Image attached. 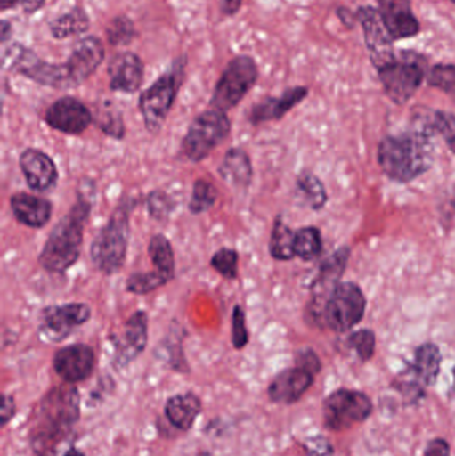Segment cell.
<instances>
[{
	"mask_svg": "<svg viewBox=\"0 0 455 456\" xmlns=\"http://www.w3.org/2000/svg\"><path fill=\"white\" fill-rule=\"evenodd\" d=\"M10 208L19 224L35 230L47 226L53 216V203L28 192L13 194L10 198Z\"/></svg>",
	"mask_w": 455,
	"mask_h": 456,
	"instance_id": "obj_23",
	"label": "cell"
},
{
	"mask_svg": "<svg viewBox=\"0 0 455 456\" xmlns=\"http://www.w3.org/2000/svg\"><path fill=\"white\" fill-rule=\"evenodd\" d=\"M48 127L66 135H82L93 123V114L82 101L74 96H61L45 112Z\"/></svg>",
	"mask_w": 455,
	"mask_h": 456,
	"instance_id": "obj_15",
	"label": "cell"
},
{
	"mask_svg": "<svg viewBox=\"0 0 455 456\" xmlns=\"http://www.w3.org/2000/svg\"><path fill=\"white\" fill-rule=\"evenodd\" d=\"M245 0H219L221 12L226 16H232L238 13Z\"/></svg>",
	"mask_w": 455,
	"mask_h": 456,
	"instance_id": "obj_44",
	"label": "cell"
},
{
	"mask_svg": "<svg viewBox=\"0 0 455 456\" xmlns=\"http://www.w3.org/2000/svg\"><path fill=\"white\" fill-rule=\"evenodd\" d=\"M297 191L312 210H322L328 203V192L321 179L312 173H302L297 178Z\"/></svg>",
	"mask_w": 455,
	"mask_h": 456,
	"instance_id": "obj_29",
	"label": "cell"
},
{
	"mask_svg": "<svg viewBox=\"0 0 455 456\" xmlns=\"http://www.w3.org/2000/svg\"><path fill=\"white\" fill-rule=\"evenodd\" d=\"M218 173L224 183L245 191L250 187L254 176L250 155L240 147H232L224 154Z\"/></svg>",
	"mask_w": 455,
	"mask_h": 456,
	"instance_id": "obj_24",
	"label": "cell"
},
{
	"mask_svg": "<svg viewBox=\"0 0 455 456\" xmlns=\"http://www.w3.org/2000/svg\"><path fill=\"white\" fill-rule=\"evenodd\" d=\"M258 64L253 56L245 53L234 56L224 67L208 104L211 109L229 112L240 106L258 82Z\"/></svg>",
	"mask_w": 455,
	"mask_h": 456,
	"instance_id": "obj_7",
	"label": "cell"
},
{
	"mask_svg": "<svg viewBox=\"0 0 455 456\" xmlns=\"http://www.w3.org/2000/svg\"><path fill=\"white\" fill-rule=\"evenodd\" d=\"M210 265L226 281H235L240 273V252L229 247L219 248L211 256Z\"/></svg>",
	"mask_w": 455,
	"mask_h": 456,
	"instance_id": "obj_35",
	"label": "cell"
},
{
	"mask_svg": "<svg viewBox=\"0 0 455 456\" xmlns=\"http://www.w3.org/2000/svg\"><path fill=\"white\" fill-rule=\"evenodd\" d=\"M232 134V122L227 112L208 109L200 112L187 128L182 139L181 152L187 162L199 163L210 157Z\"/></svg>",
	"mask_w": 455,
	"mask_h": 456,
	"instance_id": "obj_6",
	"label": "cell"
},
{
	"mask_svg": "<svg viewBox=\"0 0 455 456\" xmlns=\"http://www.w3.org/2000/svg\"><path fill=\"white\" fill-rule=\"evenodd\" d=\"M106 58L103 42L95 35H87L75 43L66 64L72 88L79 87L90 79Z\"/></svg>",
	"mask_w": 455,
	"mask_h": 456,
	"instance_id": "obj_16",
	"label": "cell"
},
{
	"mask_svg": "<svg viewBox=\"0 0 455 456\" xmlns=\"http://www.w3.org/2000/svg\"><path fill=\"white\" fill-rule=\"evenodd\" d=\"M200 411H202V402L194 393L171 396L165 407L168 422L182 431H187L192 428Z\"/></svg>",
	"mask_w": 455,
	"mask_h": 456,
	"instance_id": "obj_25",
	"label": "cell"
},
{
	"mask_svg": "<svg viewBox=\"0 0 455 456\" xmlns=\"http://www.w3.org/2000/svg\"><path fill=\"white\" fill-rule=\"evenodd\" d=\"M136 206L138 198L133 195L123 197L91 243V262L103 275H115L125 265L130 241L131 216Z\"/></svg>",
	"mask_w": 455,
	"mask_h": 456,
	"instance_id": "obj_4",
	"label": "cell"
},
{
	"mask_svg": "<svg viewBox=\"0 0 455 456\" xmlns=\"http://www.w3.org/2000/svg\"><path fill=\"white\" fill-rule=\"evenodd\" d=\"M16 412V404L15 401H13L12 396L10 395H3L2 396V411H0V418H2V426L7 425L11 419H12L13 415Z\"/></svg>",
	"mask_w": 455,
	"mask_h": 456,
	"instance_id": "obj_43",
	"label": "cell"
},
{
	"mask_svg": "<svg viewBox=\"0 0 455 456\" xmlns=\"http://www.w3.org/2000/svg\"><path fill=\"white\" fill-rule=\"evenodd\" d=\"M19 166L27 186L35 192H47L58 183L59 171L50 155L39 149L23 150L19 155Z\"/></svg>",
	"mask_w": 455,
	"mask_h": 456,
	"instance_id": "obj_18",
	"label": "cell"
},
{
	"mask_svg": "<svg viewBox=\"0 0 455 456\" xmlns=\"http://www.w3.org/2000/svg\"><path fill=\"white\" fill-rule=\"evenodd\" d=\"M355 16L362 27L366 47H368L369 56H370L373 66L379 69L386 64L392 63L397 58V53L394 51V39L387 31L379 11L370 5H365L358 10Z\"/></svg>",
	"mask_w": 455,
	"mask_h": 456,
	"instance_id": "obj_13",
	"label": "cell"
},
{
	"mask_svg": "<svg viewBox=\"0 0 455 456\" xmlns=\"http://www.w3.org/2000/svg\"><path fill=\"white\" fill-rule=\"evenodd\" d=\"M309 95V88L296 86L283 91L280 96H266L258 103L254 104L248 112V122L253 126L274 122L285 118L294 107L305 101Z\"/></svg>",
	"mask_w": 455,
	"mask_h": 456,
	"instance_id": "obj_20",
	"label": "cell"
},
{
	"mask_svg": "<svg viewBox=\"0 0 455 456\" xmlns=\"http://www.w3.org/2000/svg\"><path fill=\"white\" fill-rule=\"evenodd\" d=\"M347 347L355 351L362 362L370 361L376 353L377 339L374 331L369 329L358 330L350 334L346 340Z\"/></svg>",
	"mask_w": 455,
	"mask_h": 456,
	"instance_id": "obj_37",
	"label": "cell"
},
{
	"mask_svg": "<svg viewBox=\"0 0 455 456\" xmlns=\"http://www.w3.org/2000/svg\"><path fill=\"white\" fill-rule=\"evenodd\" d=\"M294 241H296V231L291 230L280 216H277L269 241V251L272 259L280 262L293 260L296 257Z\"/></svg>",
	"mask_w": 455,
	"mask_h": 456,
	"instance_id": "obj_28",
	"label": "cell"
},
{
	"mask_svg": "<svg viewBox=\"0 0 455 456\" xmlns=\"http://www.w3.org/2000/svg\"><path fill=\"white\" fill-rule=\"evenodd\" d=\"M91 202L85 195H77V202L51 230L42 251L39 265L50 273H64L74 267L82 255L85 224L91 214Z\"/></svg>",
	"mask_w": 455,
	"mask_h": 456,
	"instance_id": "obj_3",
	"label": "cell"
},
{
	"mask_svg": "<svg viewBox=\"0 0 455 456\" xmlns=\"http://www.w3.org/2000/svg\"><path fill=\"white\" fill-rule=\"evenodd\" d=\"M146 205L150 216L158 222L167 221L176 206L173 198L162 190L150 192L146 198Z\"/></svg>",
	"mask_w": 455,
	"mask_h": 456,
	"instance_id": "obj_39",
	"label": "cell"
},
{
	"mask_svg": "<svg viewBox=\"0 0 455 456\" xmlns=\"http://www.w3.org/2000/svg\"><path fill=\"white\" fill-rule=\"evenodd\" d=\"M93 123L102 133L106 134L115 141H122L126 135L125 120L119 110L112 109L110 104L101 107L98 115H93Z\"/></svg>",
	"mask_w": 455,
	"mask_h": 456,
	"instance_id": "obj_34",
	"label": "cell"
},
{
	"mask_svg": "<svg viewBox=\"0 0 455 456\" xmlns=\"http://www.w3.org/2000/svg\"><path fill=\"white\" fill-rule=\"evenodd\" d=\"M443 363V354L435 343H424L417 348L414 359L403 371L398 390L410 396L411 402L422 398L425 387L435 385Z\"/></svg>",
	"mask_w": 455,
	"mask_h": 456,
	"instance_id": "obj_12",
	"label": "cell"
},
{
	"mask_svg": "<svg viewBox=\"0 0 455 456\" xmlns=\"http://www.w3.org/2000/svg\"><path fill=\"white\" fill-rule=\"evenodd\" d=\"M218 200V190L211 182L206 179H197L192 184L191 198L189 202V211L192 216L207 213L215 206Z\"/></svg>",
	"mask_w": 455,
	"mask_h": 456,
	"instance_id": "obj_32",
	"label": "cell"
},
{
	"mask_svg": "<svg viewBox=\"0 0 455 456\" xmlns=\"http://www.w3.org/2000/svg\"><path fill=\"white\" fill-rule=\"evenodd\" d=\"M377 71L385 94L398 106H403L416 95L427 77L424 58L413 51H403L392 63Z\"/></svg>",
	"mask_w": 455,
	"mask_h": 456,
	"instance_id": "obj_9",
	"label": "cell"
},
{
	"mask_svg": "<svg viewBox=\"0 0 455 456\" xmlns=\"http://www.w3.org/2000/svg\"><path fill=\"white\" fill-rule=\"evenodd\" d=\"M107 42L114 47H125L131 45L133 40L138 37L135 23L133 19L127 15H118L110 20L107 24L106 31Z\"/></svg>",
	"mask_w": 455,
	"mask_h": 456,
	"instance_id": "obj_33",
	"label": "cell"
},
{
	"mask_svg": "<svg viewBox=\"0 0 455 456\" xmlns=\"http://www.w3.org/2000/svg\"><path fill=\"white\" fill-rule=\"evenodd\" d=\"M366 305L368 300L357 283H339L326 299L318 326L326 327L338 334L350 331L362 322Z\"/></svg>",
	"mask_w": 455,
	"mask_h": 456,
	"instance_id": "obj_8",
	"label": "cell"
},
{
	"mask_svg": "<svg viewBox=\"0 0 455 456\" xmlns=\"http://www.w3.org/2000/svg\"><path fill=\"white\" fill-rule=\"evenodd\" d=\"M250 342L248 324H246V313L242 305H237L232 308V343L235 350H243Z\"/></svg>",
	"mask_w": 455,
	"mask_h": 456,
	"instance_id": "obj_40",
	"label": "cell"
},
{
	"mask_svg": "<svg viewBox=\"0 0 455 456\" xmlns=\"http://www.w3.org/2000/svg\"><path fill=\"white\" fill-rule=\"evenodd\" d=\"M314 377V374L298 366L283 370L270 383L269 390H267L269 398L274 403H296L312 387Z\"/></svg>",
	"mask_w": 455,
	"mask_h": 456,
	"instance_id": "obj_22",
	"label": "cell"
},
{
	"mask_svg": "<svg viewBox=\"0 0 455 456\" xmlns=\"http://www.w3.org/2000/svg\"><path fill=\"white\" fill-rule=\"evenodd\" d=\"M90 27V16L82 7H74L69 12L61 13L48 23L51 35L58 40L79 37L85 34Z\"/></svg>",
	"mask_w": 455,
	"mask_h": 456,
	"instance_id": "obj_26",
	"label": "cell"
},
{
	"mask_svg": "<svg viewBox=\"0 0 455 456\" xmlns=\"http://www.w3.org/2000/svg\"><path fill=\"white\" fill-rule=\"evenodd\" d=\"M45 4V0H24L21 8L27 15H32V13L37 12Z\"/></svg>",
	"mask_w": 455,
	"mask_h": 456,
	"instance_id": "obj_45",
	"label": "cell"
},
{
	"mask_svg": "<svg viewBox=\"0 0 455 456\" xmlns=\"http://www.w3.org/2000/svg\"><path fill=\"white\" fill-rule=\"evenodd\" d=\"M453 377H454V386H455V367H454V370H453Z\"/></svg>",
	"mask_w": 455,
	"mask_h": 456,
	"instance_id": "obj_49",
	"label": "cell"
},
{
	"mask_svg": "<svg viewBox=\"0 0 455 456\" xmlns=\"http://www.w3.org/2000/svg\"><path fill=\"white\" fill-rule=\"evenodd\" d=\"M95 362L93 347L83 343H75L56 351L53 366L56 375L63 382L75 385L88 379L93 375Z\"/></svg>",
	"mask_w": 455,
	"mask_h": 456,
	"instance_id": "obj_17",
	"label": "cell"
},
{
	"mask_svg": "<svg viewBox=\"0 0 455 456\" xmlns=\"http://www.w3.org/2000/svg\"><path fill=\"white\" fill-rule=\"evenodd\" d=\"M64 456H85L82 452L77 449H69V452L64 454Z\"/></svg>",
	"mask_w": 455,
	"mask_h": 456,
	"instance_id": "obj_48",
	"label": "cell"
},
{
	"mask_svg": "<svg viewBox=\"0 0 455 456\" xmlns=\"http://www.w3.org/2000/svg\"><path fill=\"white\" fill-rule=\"evenodd\" d=\"M296 366L302 367V369L307 370L314 375H317L321 371V367H322L317 354L310 348L301 350L297 354Z\"/></svg>",
	"mask_w": 455,
	"mask_h": 456,
	"instance_id": "obj_41",
	"label": "cell"
},
{
	"mask_svg": "<svg viewBox=\"0 0 455 456\" xmlns=\"http://www.w3.org/2000/svg\"><path fill=\"white\" fill-rule=\"evenodd\" d=\"M378 11L393 39H408L421 31V24L411 10L410 0H377Z\"/></svg>",
	"mask_w": 455,
	"mask_h": 456,
	"instance_id": "obj_21",
	"label": "cell"
},
{
	"mask_svg": "<svg viewBox=\"0 0 455 456\" xmlns=\"http://www.w3.org/2000/svg\"><path fill=\"white\" fill-rule=\"evenodd\" d=\"M167 283L165 278L154 270L147 273H133L126 281V289L134 295H147L162 289Z\"/></svg>",
	"mask_w": 455,
	"mask_h": 456,
	"instance_id": "obj_36",
	"label": "cell"
},
{
	"mask_svg": "<svg viewBox=\"0 0 455 456\" xmlns=\"http://www.w3.org/2000/svg\"><path fill=\"white\" fill-rule=\"evenodd\" d=\"M424 456H451V446L443 439H433L427 444Z\"/></svg>",
	"mask_w": 455,
	"mask_h": 456,
	"instance_id": "obj_42",
	"label": "cell"
},
{
	"mask_svg": "<svg viewBox=\"0 0 455 456\" xmlns=\"http://www.w3.org/2000/svg\"><path fill=\"white\" fill-rule=\"evenodd\" d=\"M114 346V364L117 369L128 366L147 347L149 342V315L138 310L123 324L122 331L110 337Z\"/></svg>",
	"mask_w": 455,
	"mask_h": 456,
	"instance_id": "obj_14",
	"label": "cell"
},
{
	"mask_svg": "<svg viewBox=\"0 0 455 456\" xmlns=\"http://www.w3.org/2000/svg\"><path fill=\"white\" fill-rule=\"evenodd\" d=\"M186 63V55L176 58L173 66L139 95L138 109L150 134L160 133L165 126L183 83Z\"/></svg>",
	"mask_w": 455,
	"mask_h": 456,
	"instance_id": "obj_5",
	"label": "cell"
},
{
	"mask_svg": "<svg viewBox=\"0 0 455 456\" xmlns=\"http://www.w3.org/2000/svg\"><path fill=\"white\" fill-rule=\"evenodd\" d=\"M91 307L87 303L51 305L39 314V334L50 343H61L71 337L79 327L91 319Z\"/></svg>",
	"mask_w": 455,
	"mask_h": 456,
	"instance_id": "obj_11",
	"label": "cell"
},
{
	"mask_svg": "<svg viewBox=\"0 0 455 456\" xmlns=\"http://www.w3.org/2000/svg\"><path fill=\"white\" fill-rule=\"evenodd\" d=\"M80 398L74 385L58 386L45 394L32 417L29 439L37 456H53L79 420Z\"/></svg>",
	"mask_w": 455,
	"mask_h": 456,
	"instance_id": "obj_2",
	"label": "cell"
},
{
	"mask_svg": "<svg viewBox=\"0 0 455 456\" xmlns=\"http://www.w3.org/2000/svg\"><path fill=\"white\" fill-rule=\"evenodd\" d=\"M322 233L314 226H306L296 231V241H294V252L296 257L304 262H312L322 254Z\"/></svg>",
	"mask_w": 455,
	"mask_h": 456,
	"instance_id": "obj_30",
	"label": "cell"
},
{
	"mask_svg": "<svg viewBox=\"0 0 455 456\" xmlns=\"http://www.w3.org/2000/svg\"><path fill=\"white\" fill-rule=\"evenodd\" d=\"M427 127L445 141L446 146L455 154V115L445 111H430L419 115Z\"/></svg>",
	"mask_w": 455,
	"mask_h": 456,
	"instance_id": "obj_31",
	"label": "cell"
},
{
	"mask_svg": "<svg viewBox=\"0 0 455 456\" xmlns=\"http://www.w3.org/2000/svg\"><path fill=\"white\" fill-rule=\"evenodd\" d=\"M435 134L417 120L413 130L387 135L379 142L377 159L382 173L395 183H410L432 168Z\"/></svg>",
	"mask_w": 455,
	"mask_h": 456,
	"instance_id": "obj_1",
	"label": "cell"
},
{
	"mask_svg": "<svg viewBox=\"0 0 455 456\" xmlns=\"http://www.w3.org/2000/svg\"><path fill=\"white\" fill-rule=\"evenodd\" d=\"M147 251H149L155 273H159L167 281V283H170L175 278V255H174L173 246H171L167 236L163 233L152 236L150 239Z\"/></svg>",
	"mask_w": 455,
	"mask_h": 456,
	"instance_id": "obj_27",
	"label": "cell"
},
{
	"mask_svg": "<svg viewBox=\"0 0 455 456\" xmlns=\"http://www.w3.org/2000/svg\"><path fill=\"white\" fill-rule=\"evenodd\" d=\"M24 0H0V10L4 11L13 10L16 7H21Z\"/></svg>",
	"mask_w": 455,
	"mask_h": 456,
	"instance_id": "obj_47",
	"label": "cell"
},
{
	"mask_svg": "<svg viewBox=\"0 0 455 456\" xmlns=\"http://www.w3.org/2000/svg\"><path fill=\"white\" fill-rule=\"evenodd\" d=\"M12 37V24L8 20L0 21V40L3 45H7Z\"/></svg>",
	"mask_w": 455,
	"mask_h": 456,
	"instance_id": "obj_46",
	"label": "cell"
},
{
	"mask_svg": "<svg viewBox=\"0 0 455 456\" xmlns=\"http://www.w3.org/2000/svg\"><path fill=\"white\" fill-rule=\"evenodd\" d=\"M109 87L114 93L135 94L144 80V64L141 56L131 51L115 53L107 67Z\"/></svg>",
	"mask_w": 455,
	"mask_h": 456,
	"instance_id": "obj_19",
	"label": "cell"
},
{
	"mask_svg": "<svg viewBox=\"0 0 455 456\" xmlns=\"http://www.w3.org/2000/svg\"><path fill=\"white\" fill-rule=\"evenodd\" d=\"M373 412V403L366 394L361 391H334L323 402V422L331 431H346L353 426L369 419Z\"/></svg>",
	"mask_w": 455,
	"mask_h": 456,
	"instance_id": "obj_10",
	"label": "cell"
},
{
	"mask_svg": "<svg viewBox=\"0 0 455 456\" xmlns=\"http://www.w3.org/2000/svg\"><path fill=\"white\" fill-rule=\"evenodd\" d=\"M427 83L448 94L455 102V64H435L427 74Z\"/></svg>",
	"mask_w": 455,
	"mask_h": 456,
	"instance_id": "obj_38",
	"label": "cell"
},
{
	"mask_svg": "<svg viewBox=\"0 0 455 456\" xmlns=\"http://www.w3.org/2000/svg\"><path fill=\"white\" fill-rule=\"evenodd\" d=\"M451 2L455 3V0H451Z\"/></svg>",
	"mask_w": 455,
	"mask_h": 456,
	"instance_id": "obj_50",
	"label": "cell"
}]
</instances>
